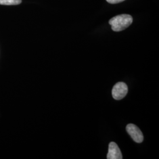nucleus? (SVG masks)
<instances>
[{
    "label": "nucleus",
    "instance_id": "f257e3e1",
    "mask_svg": "<svg viewBox=\"0 0 159 159\" xmlns=\"http://www.w3.org/2000/svg\"><path fill=\"white\" fill-rule=\"evenodd\" d=\"M133 17L129 14H121L113 17L109 24L114 31L119 32L129 27L133 23Z\"/></svg>",
    "mask_w": 159,
    "mask_h": 159
},
{
    "label": "nucleus",
    "instance_id": "f03ea898",
    "mask_svg": "<svg viewBox=\"0 0 159 159\" xmlns=\"http://www.w3.org/2000/svg\"><path fill=\"white\" fill-rule=\"evenodd\" d=\"M111 93L114 99L121 100L125 97L128 93L127 85L123 82H119L114 85Z\"/></svg>",
    "mask_w": 159,
    "mask_h": 159
},
{
    "label": "nucleus",
    "instance_id": "7ed1b4c3",
    "mask_svg": "<svg viewBox=\"0 0 159 159\" xmlns=\"http://www.w3.org/2000/svg\"><path fill=\"white\" fill-rule=\"evenodd\" d=\"M126 130L135 142L141 143L143 142L144 137L142 132L137 125L134 124H129L126 126Z\"/></svg>",
    "mask_w": 159,
    "mask_h": 159
},
{
    "label": "nucleus",
    "instance_id": "20e7f679",
    "mask_svg": "<svg viewBox=\"0 0 159 159\" xmlns=\"http://www.w3.org/2000/svg\"><path fill=\"white\" fill-rule=\"evenodd\" d=\"M107 159H123V156L121 152V150L116 143H110L108 145V152L107 155Z\"/></svg>",
    "mask_w": 159,
    "mask_h": 159
},
{
    "label": "nucleus",
    "instance_id": "39448f33",
    "mask_svg": "<svg viewBox=\"0 0 159 159\" xmlns=\"http://www.w3.org/2000/svg\"><path fill=\"white\" fill-rule=\"evenodd\" d=\"M22 0H0V5L16 6L21 4Z\"/></svg>",
    "mask_w": 159,
    "mask_h": 159
},
{
    "label": "nucleus",
    "instance_id": "423d86ee",
    "mask_svg": "<svg viewBox=\"0 0 159 159\" xmlns=\"http://www.w3.org/2000/svg\"><path fill=\"white\" fill-rule=\"evenodd\" d=\"M106 1L110 4H118V3H120L121 2H123L125 0H106Z\"/></svg>",
    "mask_w": 159,
    "mask_h": 159
}]
</instances>
